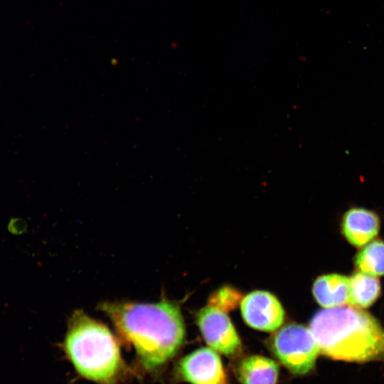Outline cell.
<instances>
[{
    "instance_id": "obj_1",
    "label": "cell",
    "mask_w": 384,
    "mask_h": 384,
    "mask_svg": "<svg viewBox=\"0 0 384 384\" xmlns=\"http://www.w3.org/2000/svg\"><path fill=\"white\" fill-rule=\"evenodd\" d=\"M100 309L109 316L119 334L134 346L148 369L165 363L183 343V316L178 306L171 302H105Z\"/></svg>"
},
{
    "instance_id": "obj_2",
    "label": "cell",
    "mask_w": 384,
    "mask_h": 384,
    "mask_svg": "<svg viewBox=\"0 0 384 384\" xmlns=\"http://www.w3.org/2000/svg\"><path fill=\"white\" fill-rule=\"evenodd\" d=\"M309 329L319 351L332 359L359 363L384 359V329L365 311L343 306L321 309Z\"/></svg>"
},
{
    "instance_id": "obj_3",
    "label": "cell",
    "mask_w": 384,
    "mask_h": 384,
    "mask_svg": "<svg viewBox=\"0 0 384 384\" xmlns=\"http://www.w3.org/2000/svg\"><path fill=\"white\" fill-rule=\"evenodd\" d=\"M65 351L78 372L90 380L109 383L121 366L119 345L109 329L82 311L72 315Z\"/></svg>"
},
{
    "instance_id": "obj_4",
    "label": "cell",
    "mask_w": 384,
    "mask_h": 384,
    "mask_svg": "<svg viewBox=\"0 0 384 384\" xmlns=\"http://www.w3.org/2000/svg\"><path fill=\"white\" fill-rule=\"evenodd\" d=\"M272 350L294 375H304L312 370L320 352L310 329L298 324L282 326L272 340Z\"/></svg>"
},
{
    "instance_id": "obj_5",
    "label": "cell",
    "mask_w": 384,
    "mask_h": 384,
    "mask_svg": "<svg viewBox=\"0 0 384 384\" xmlns=\"http://www.w3.org/2000/svg\"><path fill=\"white\" fill-rule=\"evenodd\" d=\"M197 324L210 348L226 356L235 354L241 346L240 337L226 313L208 305L197 314Z\"/></svg>"
},
{
    "instance_id": "obj_6",
    "label": "cell",
    "mask_w": 384,
    "mask_h": 384,
    "mask_svg": "<svg viewBox=\"0 0 384 384\" xmlns=\"http://www.w3.org/2000/svg\"><path fill=\"white\" fill-rule=\"evenodd\" d=\"M240 310L245 322L252 329L272 332L283 324L284 311L279 300L271 293L257 290L241 301Z\"/></svg>"
},
{
    "instance_id": "obj_7",
    "label": "cell",
    "mask_w": 384,
    "mask_h": 384,
    "mask_svg": "<svg viewBox=\"0 0 384 384\" xmlns=\"http://www.w3.org/2000/svg\"><path fill=\"white\" fill-rule=\"evenodd\" d=\"M179 372L191 384H226L221 359L212 348H201L184 357Z\"/></svg>"
},
{
    "instance_id": "obj_8",
    "label": "cell",
    "mask_w": 384,
    "mask_h": 384,
    "mask_svg": "<svg viewBox=\"0 0 384 384\" xmlns=\"http://www.w3.org/2000/svg\"><path fill=\"white\" fill-rule=\"evenodd\" d=\"M341 228L346 239L351 245L360 247L370 242L377 235L380 220L374 211L353 207L343 214Z\"/></svg>"
},
{
    "instance_id": "obj_9",
    "label": "cell",
    "mask_w": 384,
    "mask_h": 384,
    "mask_svg": "<svg viewBox=\"0 0 384 384\" xmlns=\"http://www.w3.org/2000/svg\"><path fill=\"white\" fill-rule=\"evenodd\" d=\"M348 292L349 277L338 274L320 276L312 287L315 299L326 309L342 306L348 303Z\"/></svg>"
},
{
    "instance_id": "obj_10",
    "label": "cell",
    "mask_w": 384,
    "mask_h": 384,
    "mask_svg": "<svg viewBox=\"0 0 384 384\" xmlns=\"http://www.w3.org/2000/svg\"><path fill=\"white\" fill-rule=\"evenodd\" d=\"M236 375L242 384H277L279 366L270 358L254 355L241 361Z\"/></svg>"
},
{
    "instance_id": "obj_11",
    "label": "cell",
    "mask_w": 384,
    "mask_h": 384,
    "mask_svg": "<svg viewBox=\"0 0 384 384\" xmlns=\"http://www.w3.org/2000/svg\"><path fill=\"white\" fill-rule=\"evenodd\" d=\"M380 292L379 280L373 275L357 272L349 277L348 304L358 308L372 305Z\"/></svg>"
},
{
    "instance_id": "obj_12",
    "label": "cell",
    "mask_w": 384,
    "mask_h": 384,
    "mask_svg": "<svg viewBox=\"0 0 384 384\" xmlns=\"http://www.w3.org/2000/svg\"><path fill=\"white\" fill-rule=\"evenodd\" d=\"M355 265L365 273L384 275V241L375 240L363 247L356 256Z\"/></svg>"
},
{
    "instance_id": "obj_13",
    "label": "cell",
    "mask_w": 384,
    "mask_h": 384,
    "mask_svg": "<svg viewBox=\"0 0 384 384\" xmlns=\"http://www.w3.org/2000/svg\"><path fill=\"white\" fill-rule=\"evenodd\" d=\"M240 298V294L235 289L223 287L213 294L209 305L225 311L235 306Z\"/></svg>"
},
{
    "instance_id": "obj_14",
    "label": "cell",
    "mask_w": 384,
    "mask_h": 384,
    "mask_svg": "<svg viewBox=\"0 0 384 384\" xmlns=\"http://www.w3.org/2000/svg\"><path fill=\"white\" fill-rule=\"evenodd\" d=\"M8 230L13 235H21L27 231V223L21 218L13 217L8 224Z\"/></svg>"
}]
</instances>
